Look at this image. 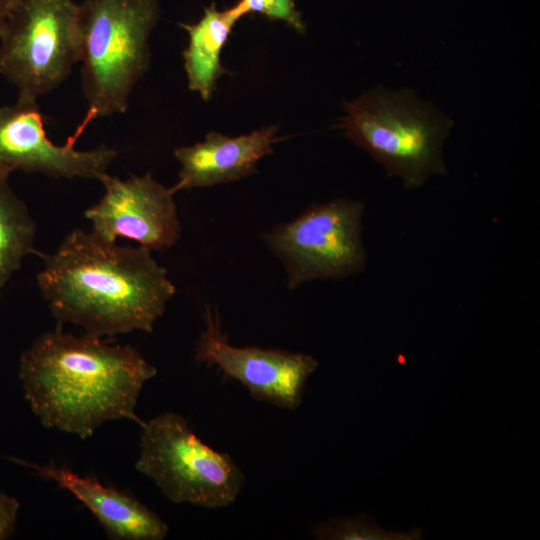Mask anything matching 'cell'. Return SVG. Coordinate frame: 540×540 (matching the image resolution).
Instances as JSON below:
<instances>
[{"label": "cell", "instance_id": "obj_9", "mask_svg": "<svg viewBox=\"0 0 540 540\" xmlns=\"http://www.w3.org/2000/svg\"><path fill=\"white\" fill-rule=\"evenodd\" d=\"M43 119L36 101L18 99L13 105L0 107V169L97 180L107 174L117 156L115 149L105 145L87 151L75 148L78 138L94 120L92 115L86 113L63 145H56L47 137Z\"/></svg>", "mask_w": 540, "mask_h": 540}, {"label": "cell", "instance_id": "obj_16", "mask_svg": "<svg viewBox=\"0 0 540 540\" xmlns=\"http://www.w3.org/2000/svg\"><path fill=\"white\" fill-rule=\"evenodd\" d=\"M246 14L260 13L270 20L283 21L298 33L303 34L306 26L296 9L295 0H240Z\"/></svg>", "mask_w": 540, "mask_h": 540}, {"label": "cell", "instance_id": "obj_5", "mask_svg": "<svg viewBox=\"0 0 540 540\" xmlns=\"http://www.w3.org/2000/svg\"><path fill=\"white\" fill-rule=\"evenodd\" d=\"M135 467L171 502L204 508L232 504L244 482L230 455L203 443L176 413L161 414L142 425Z\"/></svg>", "mask_w": 540, "mask_h": 540}, {"label": "cell", "instance_id": "obj_10", "mask_svg": "<svg viewBox=\"0 0 540 540\" xmlns=\"http://www.w3.org/2000/svg\"><path fill=\"white\" fill-rule=\"evenodd\" d=\"M100 181L104 194L85 211L93 233L110 242L130 239L150 251L177 243L181 225L172 187H165L150 173L126 180L105 174Z\"/></svg>", "mask_w": 540, "mask_h": 540}, {"label": "cell", "instance_id": "obj_15", "mask_svg": "<svg viewBox=\"0 0 540 540\" xmlns=\"http://www.w3.org/2000/svg\"><path fill=\"white\" fill-rule=\"evenodd\" d=\"M317 539L321 540H419L422 531L419 528L409 532H390L382 529L377 522L361 514L354 518H335L319 523L313 528Z\"/></svg>", "mask_w": 540, "mask_h": 540}, {"label": "cell", "instance_id": "obj_3", "mask_svg": "<svg viewBox=\"0 0 540 540\" xmlns=\"http://www.w3.org/2000/svg\"><path fill=\"white\" fill-rule=\"evenodd\" d=\"M344 111L335 128L407 188L446 173L442 147L452 123L412 90L375 88L345 102Z\"/></svg>", "mask_w": 540, "mask_h": 540}, {"label": "cell", "instance_id": "obj_12", "mask_svg": "<svg viewBox=\"0 0 540 540\" xmlns=\"http://www.w3.org/2000/svg\"><path fill=\"white\" fill-rule=\"evenodd\" d=\"M16 462L36 471L69 491L99 521L108 537L117 540H161L168 532L166 523L135 497L104 486L55 464Z\"/></svg>", "mask_w": 540, "mask_h": 540}, {"label": "cell", "instance_id": "obj_6", "mask_svg": "<svg viewBox=\"0 0 540 540\" xmlns=\"http://www.w3.org/2000/svg\"><path fill=\"white\" fill-rule=\"evenodd\" d=\"M0 41V75L17 87L19 100L36 101L80 61L79 4L16 0Z\"/></svg>", "mask_w": 540, "mask_h": 540}, {"label": "cell", "instance_id": "obj_13", "mask_svg": "<svg viewBox=\"0 0 540 540\" xmlns=\"http://www.w3.org/2000/svg\"><path fill=\"white\" fill-rule=\"evenodd\" d=\"M244 15L240 2L222 11L212 3L197 23L180 24L188 34V45L183 51L188 87L204 101L211 98L218 79L228 73L221 63L222 49L233 26Z\"/></svg>", "mask_w": 540, "mask_h": 540}, {"label": "cell", "instance_id": "obj_8", "mask_svg": "<svg viewBox=\"0 0 540 540\" xmlns=\"http://www.w3.org/2000/svg\"><path fill=\"white\" fill-rule=\"evenodd\" d=\"M195 360L216 367L226 379L240 382L252 398L290 410L300 405L307 379L318 367V361L305 353L232 345L222 331L218 313L209 308Z\"/></svg>", "mask_w": 540, "mask_h": 540}, {"label": "cell", "instance_id": "obj_11", "mask_svg": "<svg viewBox=\"0 0 540 540\" xmlns=\"http://www.w3.org/2000/svg\"><path fill=\"white\" fill-rule=\"evenodd\" d=\"M278 126L271 125L249 134L229 137L211 131L201 142L174 150L180 163L175 192L204 188L246 178L257 171L259 161L273 153Z\"/></svg>", "mask_w": 540, "mask_h": 540}, {"label": "cell", "instance_id": "obj_1", "mask_svg": "<svg viewBox=\"0 0 540 540\" xmlns=\"http://www.w3.org/2000/svg\"><path fill=\"white\" fill-rule=\"evenodd\" d=\"M44 260L37 284L60 323L103 338L152 332L175 294L167 270L142 246H122L80 228Z\"/></svg>", "mask_w": 540, "mask_h": 540}, {"label": "cell", "instance_id": "obj_7", "mask_svg": "<svg viewBox=\"0 0 540 540\" xmlns=\"http://www.w3.org/2000/svg\"><path fill=\"white\" fill-rule=\"evenodd\" d=\"M363 214L362 202L337 198L313 204L292 221L264 233L265 244L285 269L287 287L361 272L366 264Z\"/></svg>", "mask_w": 540, "mask_h": 540}, {"label": "cell", "instance_id": "obj_17", "mask_svg": "<svg viewBox=\"0 0 540 540\" xmlns=\"http://www.w3.org/2000/svg\"><path fill=\"white\" fill-rule=\"evenodd\" d=\"M19 507L17 499L0 490V540L13 534Z\"/></svg>", "mask_w": 540, "mask_h": 540}, {"label": "cell", "instance_id": "obj_14", "mask_svg": "<svg viewBox=\"0 0 540 540\" xmlns=\"http://www.w3.org/2000/svg\"><path fill=\"white\" fill-rule=\"evenodd\" d=\"M10 173L0 169V290L34 249L35 222L27 206L8 184Z\"/></svg>", "mask_w": 540, "mask_h": 540}, {"label": "cell", "instance_id": "obj_4", "mask_svg": "<svg viewBox=\"0 0 540 540\" xmlns=\"http://www.w3.org/2000/svg\"><path fill=\"white\" fill-rule=\"evenodd\" d=\"M159 0H85L79 4L83 94L94 119L123 113L150 62Z\"/></svg>", "mask_w": 540, "mask_h": 540}, {"label": "cell", "instance_id": "obj_18", "mask_svg": "<svg viewBox=\"0 0 540 540\" xmlns=\"http://www.w3.org/2000/svg\"><path fill=\"white\" fill-rule=\"evenodd\" d=\"M16 0H0V37Z\"/></svg>", "mask_w": 540, "mask_h": 540}, {"label": "cell", "instance_id": "obj_2", "mask_svg": "<svg viewBox=\"0 0 540 540\" xmlns=\"http://www.w3.org/2000/svg\"><path fill=\"white\" fill-rule=\"evenodd\" d=\"M157 369L129 345L57 327L37 338L19 362L25 397L47 428L82 439L108 421L143 425L135 409Z\"/></svg>", "mask_w": 540, "mask_h": 540}]
</instances>
